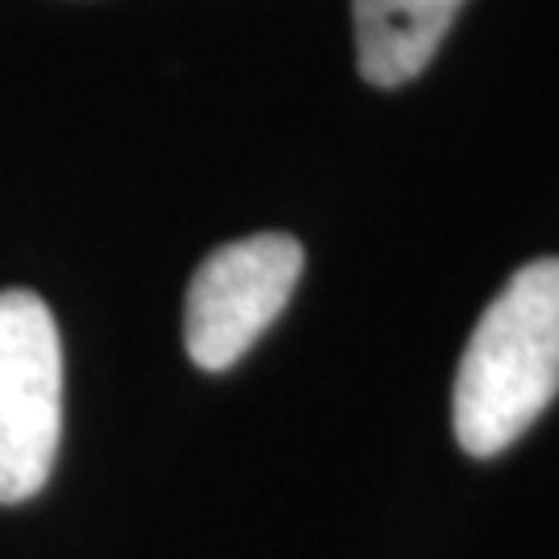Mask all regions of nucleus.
<instances>
[{"instance_id":"obj_1","label":"nucleus","mask_w":559,"mask_h":559,"mask_svg":"<svg viewBox=\"0 0 559 559\" xmlns=\"http://www.w3.org/2000/svg\"><path fill=\"white\" fill-rule=\"evenodd\" d=\"M559 394V258L522 265L460 357L452 423L468 456H498Z\"/></svg>"},{"instance_id":"obj_2","label":"nucleus","mask_w":559,"mask_h":559,"mask_svg":"<svg viewBox=\"0 0 559 559\" xmlns=\"http://www.w3.org/2000/svg\"><path fill=\"white\" fill-rule=\"evenodd\" d=\"M62 440L59 323L34 290H0V506L38 493Z\"/></svg>"},{"instance_id":"obj_3","label":"nucleus","mask_w":559,"mask_h":559,"mask_svg":"<svg viewBox=\"0 0 559 559\" xmlns=\"http://www.w3.org/2000/svg\"><path fill=\"white\" fill-rule=\"evenodd\" d=\"M302 274V245L286 233H258L207 253L187 286L182 340L207 373L233 369L290 302Z\"/></svg>"},{"instance_id":"obj_4","label":"nucleus","mask_w":559,"mask_h":559,"mask_svg":"<svg viewBox=\"0 0 559 559\" xmlns=\"http://www.w3.org/2000/svg\"><path fill=\"white\" fill-rule=\"evenodd\" d=\"M464 0H353L357 67L373 87H399L436 59Z\"/></svg>"}]
</instances>
